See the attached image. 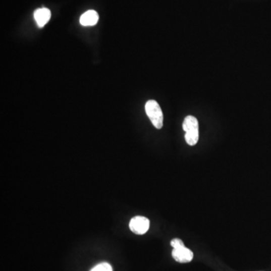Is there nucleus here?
Listing matches in <instances>:
<instances>
[{"label": "nucleus", "instance_id": "nucleus-6", "mask_svg": "<svg viewBox=\"0 0 271 271\" xmlns=\"http://www.w3.org/2000/svg\"><path fill=\"white\" fill-rule=\"evenodd\" d=\"M99 20V15L97 12L93 10H89L85 12L80 18V24L82 25L88 26L96 25Z\"/></svg>", "mask_w": 271, "mask_h": 271}, {"label": "nucleus", "instance_id": "nucleus-2", "mask_svg": "<svg viewBox=\"0 0 271 271\" xmlns=\"http://www.w3.org/2000/svg\"><path fill=\"white\" fill-rule=\"evenodd\" d=\"M145 110L152 125L157 129H161L163 127L164 115L157 102L155 100H148L145 103Z\"/></svg>", "mask_w": 271, "mask_h": 271}, {"label": "nucleus", "instance_id": "nucleus-5", "mask_svg": "<svg viewBox=\"0 0 271 271\" xmlns=\"http://www.w3.org/2000/svg\"><path fill=\"white\" fill-rule=\"evenodd\" d=\"M50 16V11L46 8L36 9L34 12V18L39 27H43L48 22Z\"/></svg>", "mask_w": 271, "mask_h": 271}, {"label": "nucleus", "instance_id": "nucleus-4", "mask_svg": "<svg viewBox=\"0 0 271 271\" xmlns=\"http://www.w3.org/2000/svg\"><path fill=\"white\" fill-rule=\"evenodd\" d=\"M172 255L174 259L180 263H188L192 261L194 254L185 246L175 248L172 252Z\"/></svg>", "mask_w": 271, "mask_h": 271}, {"label": "nucleus", "instance_id": "nucleus-1", "mask_svg": "<svg viewBox=\"0 0 271 271\" xmlns=\"http://www.w3.org/2000/svg\"><path fill=\"white\" fill-rule=\"evenodd\" d=\"M182 128L185 131V140L189 145H195L199 139L198 121L192 116L185 118L182 125Z\"/></svg>", "mask_w": 271, "mask_h": 271}, {"label": "nucleus", "instance_id": "nucleus-3", "mask_svg": "<svg viewBox=\"0 0 271 271\" xmlns=\"http://www.w3.org/2000/svg\"><path fill=\"white\" fill-rule=\"evenodd\" d=\"M150 221L146 217L135 216L129 223L130 229L133 233L139 235L145 234L149 229Z\"/></svg>", "mask_w": 271, "mask_h": 271}, {"label": "nucleus", "instance_id": "nucleus-7", "mask_svg": "<svg viewBox=\"0 0 271 271\" xmlns=\"http://www.w3.org/2000/svg\"><path fill=\"white\" fill-rule=\"evenodd\" d=\"M90 271H113V267L109 263L102 262L95 266Z\"/></svg>", "mask_w": 271, "mask_h": 271}]
</instances>
